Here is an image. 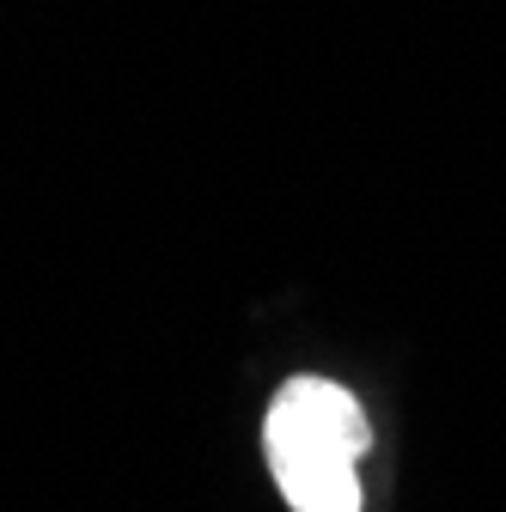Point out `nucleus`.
Wrapping results in <instances>:
<instances>
[{"label":"nucleus","instance_id":"2","mask_svg":"<svg viewBox=\"0 0 506 512\" xmlns=\"http://www.w3.org/2000/svg\"><path fill=\"white\" fill-rule=\"evenodd\" d=\"M269 421H287L299 433H318V439L342 445L348 458H366V445H372V427H366L360 403L342 391V384H330V378H293V384H281V397L269 403Z\"/></svg>","mask_w":506,"mask_h":512},{"label":"nucleus","instance_id":"1","mask_svg":"<svg viewBox=\"0 0 506 512\" xmlns=\"http://www.w3.org/2000/svg\"><path fill=\"white\" fill-rule=\"evenodd\" d=\"M263 445L293 512H360V476H354L360 458H348L342 445L281 421H263Z\"/></svg>","mask_w":506,"mask_h":512}]
</instances>
